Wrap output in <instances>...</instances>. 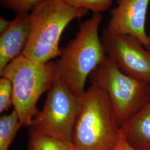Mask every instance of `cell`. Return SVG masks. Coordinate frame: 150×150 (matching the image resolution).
<instances>
[{
    "instance_id": "6",
    "label": "cell",
    "mask_w": 150,
    "mask_h": 150,
    "mask_svg": "<svg viewBox=\"0 0 150 150\" xmlns=\"http://www.w3.org/2000/svg\"><path fill=\"white\" fill-rule=\"evenodd\" d=\"M81 97L74 95L60 78L48 91L42 110L33 119L31 129L72 142Z\"/></svg>"
},
{
    "instance_id": "11",
    "label": "cell",
    "mask_w": 150,
    "mask_h": 150,
    "mask_svg": "<svg viewBox=\"0 0 150 150\" xmlns=\"http://www.w3.org/2000/svg\"><path fill=\"white\" fill-rule=\"evenodd\" d=\"M28 150H75L71 142L30 129Z\"/></svg>"
},
{
    "instance_id": "7",
    "label": "cell",
    "mask_w": 150,
    "mask_h": 150,
    "mask_svg": "<svg viewBox=\"0 0 150 150\" xmlns=\"http://www.w3.org/2000/svg\"><path fill=\"white\" fill-rule=\"evenodd\" d=\"M106 54L126 75L150 85V50L136 38L104 29L101 37Z\"/></svg>"
},
{
    "instance_id": "10",
    "label": "cell",
    "mask_w": 150,
    "mask_h": 150,
    "mask_svg": "<svg viewBox=\"0 0 150 150\" xmlns=\"http://www.w3.org/2000/svg\"><path fill=\"white\" fill-rule=\"evenodd\" d=\"M120 129L123 137L134 149L150 150V98L145 106Z\"/></svg>"
},
{
    "instance_id": "2",
    "label": "cell",
    "mask_w": 150,
    "mask_h": 150,
    "mask_svg": "<svg viewBox=\"0 0 150 150\" xmlns=\"http://www.w3.org/2000/svg\"><path fill=\"white\" fill-rule=\"evenodd\" d=\"M102 20L101 13H93L81 23L56 61L60 78L77 96L83 95L87 77L106 56L98 33Z\"/></svg>"
},
{
    "instance_id": "5",
    "label": "cell",
    "mask_w": 150,
    "mask_h": 150,
    "mask_svg": "<svg viewBox=\"0 0 150 150\" xmlns=\"http://www.w3.org/2000/svg\"><path fill=\"white\" fill-rule=\"evenodd\" d=\"M91 83L105 91L121 127L144 107L150 98V85L126 75L105 57L90 75Z\"/></svg>"
},
{
    "instance_id": "15",
    "label": "cell",
    "mask_w": 150,
    "mask_h": 150,
    "mask_svg": "<svg viewBox=\"0 0 150 150\" xmlns=\"http://www.w3.org/2000/svg\"><path fill=\"white\" fill-rule=\"evenodd\" d=\"M1 5L6 9L16 12H30L35 6L44 0H0Z\"/></svg>"
},
{
    "instance_id": "16",
    "label": "cell",
    "mask_w": 150,
    "mask_h": 150,
    "mask_svg": "<svg viewBox=\"0 0 150 150\" xmlns=\"http://www.w3.org/2000/svg\"><path fill=\"white\" fill-rule=\"evenodd\" d=\"M113 150H136L129 144L127 141L121 135V137L115 149Z\"/></svg>"
},
{
    "instance_id": "13",
    "label": "cell",
    "mask_w": 150,
    "mask_h": 150,
    "mask_svg": "<svg viewBox=\"0 0 150 150\" xmlns=\"http://www.w3.org/2000/svg\"><path fill=\"white\" fill-rule=\"evenodd\" d=\"M72 7L84 8L93 13L107 11L112 4L113 0H63Z\"/></svg>"
},
{
    "instance_id": "1",
    "label": "cell",
    "mask_w": 150,
    "mask_h": 150,
    "mask_svg": "<svg viewBox=\"0 0 150 150\" xmlns=\"http://www.w3.org/2000/svg\"><path fill=\"white\" fill-rule=\"evenodd\" d=\"M121 135L106 93L100 86L91 83L81 97L72 135L75 150H113Z\"/></svg>"
},
{
    "instance_id": "8",
    "label": "cell",
    "mask_w": 150,
    "mask_h": 150,
    "mask_svg": "<svg viewBox=\"0 0 150 150\" xmlns=\"http://www.w3.org/2000/svg\"><path fill=\"white\" fill-rule=\"evenodd\" d=\"M111 11L107 28L110 31L128 35L150 50V36L146 31V19L150 0H117Z\"/></svg>"
},
{
    "instance_id": "12",
    "label": "cell",
    "mask_w": 150,
    "mask_h": 150,
    "mask_svg": "<svg viewBox=\"0 0 150 150\" xmlns=\"http://www.w3.org/2000/svg\"><path fill=\"white\" fill-rule=\"evenodd\" d=\"M22 127L16 111L0 118V150H8L19 129Z\"/></svg>"
},
{
    "instance_id": "14",
    "label": "cell",
    "mask_w": 150,
    "mask_h": 150,
    "mask_svg": "<svg viewBox=\"0 0 150 150\" xmlns=\"http://www.w3.org/2000/svg\"><path fill=\"white\" fill-rule=\"evenodd\" d=\"M13 105V86L8 79L1 77L0 80V113L7 111Z\"/></svg>"
},
{
    "instance_id": "9",
    "label": "cell",
    "mask_w": 150,
    "mask_h": 150,
    "mask_svg": "<svg viewBox=\"0 0 150 150\" xmlns=\"http://www.w3.org/2000/svg\"><path fill=\"white\" fill-rule=\"evenodd\" d=\"M31 20L30 12L17 13L5 31L0 36V73L21 54L29 38Z\"/></svg>"
},
{
    "instance_id": "17",
    "label": "cell",
    "mask_w": 150,
    "mask_h": 150,
    "mask_svg": "<svg viewBox=\"0 0 150 150\" xmlns=\"http://www.w3.org/2000/svg\"><path fill=\"white\" fill-rule=\"evenodd\" d=\"M11 21H8L5 17L1 16L0 17V34L5 32L11 24Z\"/></svg>"
},
{
    "instance_id": "4",
    "label": "cell",
    "mask_w": 150,
    "mask_h": 150,
    "mask_svg": "<svg viewBox=\"0 0 150 150\" xmlns=\"http://www.w3.org/2000/svg\"><path fill=\"white\" fill-rule=\"evenodd\" d=\"M11 81L13 86V106L22 127L30 126L39 113L37 103L49 91L60 75L56 62L38 63L20 55L0 73Z\"/></svg>"
},
{
    "instance_id": "3",
    "label": "cell",
    "mask_w": 150,
    "mask_h": 150,
    "mask_svg": "<svg viewBox=\"0 0 150 150\" xmlns=\"http://www.w3.org/2000/svg\"><path fill=\"white\" fill-rule=\"evenodd\" d=\"M30 12L31 30L21 54L45 64L59 57V41L66 27L75 19L86 16L89 11L71 7L63 0H44Z\"/></svg>"
}]
</instances>
